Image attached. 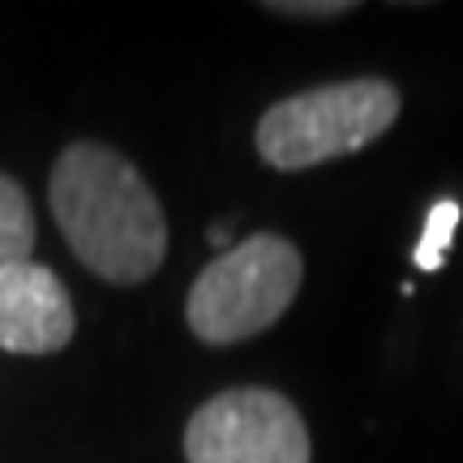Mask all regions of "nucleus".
Returning <instances> with one entry per match:
<instances>
[{
  "mask_svg": "<svg viewBox=\"0 0 463 463\" xmlns=\"http://www.w3.org/2000/svg\"><path fill=\"white\" fill-rule=\"evenodd\" d=\"M73 258L108 283H146L167 258V219L146 176L103 142H73L48 181Z\"/></svg>",
  "mask_w": 463,
  "mask_h": 463,
  "instance_id": "1",
  "label": "nucleus"
},
{
  "mask_svg": "<svg viewBox=\"0 0 463 463\" xmlns=\"http://www.w3.org/2000/svg\"><path fill=\"white\" fill-rule=\"evenodd\" d=\"M399 120V90L386 78H347L270 103L258 120V155L279 172L331 164L373 146Z\"/></svg>",
  "mask_w": 463,
  "mask_h": 463,
  "instance_id": "2",
  "label": "nucleus"
},
{
  "mask_svg": "<svg viewBox=\"0 0 463 463\" xmlns=\"http://www.w3.org/2000/svg\"><path fill=\"white\" fill-rule=\"evenodd\" d=\"M305 279V258L292 241L275 232H253L241 245L223 249L189 288V331L202 344H241L275 326L297 300Z\"/></svg>",
  "mask_w": 463,
  "mask_h": 463,
  "instance_id": "3",
  "label": "nucleus"
},
{
  "mask_svg": "<svg viewBox=\"0 0 463 463\" xmlns=\"http://www.w3.org/2000/svg\"><path fill=\"white\" fill-rule=\"evenodd\" d=\"M309 455L305 416L270 386H232L184 425L189 463H309Z\"/></svg>",
  "mask_w": 463,
  "mask_h": 463,
  "instance_id": "4",
  "label": "nucleus"
},
{
  "mask_svg": "<svg viewBox=\"0 0 463 463\" xmlns=\"http://www.w3.org/2000/svg\"><path fill=\"white\" fill-rule=\"evenodd\" d=\"M73 300L61 275L43 262L0 270V347L17 356H52L73 339Z\"/></svg>",
  "mask_w": 463,
  "mask_h": 463,
  "instance_id": "5",
  "label": "nucleus"
},
{
  "mask_svg": "<svg viewBox=\"0 0 463 463\" xmlns=\"http://www.w3.org/2000/svg\"><path fill=\"white\" fill-rule=\"evenodd\" d=\"M34 249V211L26 189L0 172V270L14 262H31Z\"/></svg>",
  "mask_w": 463,
  "mask_h": 463,
  "instance_id": "6",
  "label": "nucleus"
},
{
  "mask_svg": "<svg viewBox=\"0 0 463 463\" xmlns=\"http://www.w3.org/2000/svg\"><path fill=\"white\" fill-rule=\"evenodd\" d=\"M455 228H459V202H433L430 215H425V236L416 241V266L420 270H438V266L447 262V249L455 241Z\"/></svg>",
  "mask_w": 463,
  "mask_h": 463,
  "instance_id": "7",
  "label": "nucleus"
},
{
  "mask_svg": "<svg viewBox=\"0 0 463 463\" xmlns=\"http://www.w3.org/2000/svg\"><path fill=\"white\" fill-rule=\"evenodd\" d=\"M266 9L279 17H344V14H352L356 5H352V0H322V5H314V0H297V5L275 0V5H266Z\"/></svg>",
  "mask_w": 463,
  "mask_h": 463,
  "instance_id": "8",
  "label": "nucleus"
}]
</instances>
